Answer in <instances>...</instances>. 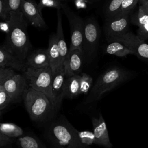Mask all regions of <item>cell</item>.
<instances>
[{
  "instance_id": "1",
  "label": "cell",
  "mask_w": 148,
  "mask_h": 148,
  "mask_svg": "<svg viewBox=\"0 0 148 148\" xmlns=\"http://www.w3.org/2000/svg\"><path fill=\"white\" fill-rule=\"evenodd\" d=\"M6 22L8 32L3 46L15 58L25 63L32 47L27 33L28 21L20 12H10Z\"/></svg>"
},
{
  "instance_id": "2",
  "label": "cell",
  "mask_w": 148,
  "mask_h": 148,
  "mask_svg": "<svg viewBox=\"0 0 148 148\" xmlns=\"http://www.w3.org/2000/svg\"><path fill=\"white\" fill-rule=\"evenodd\" d=\"M45 137L50 148H87L80 142L77 130L64 115L55 117L48 123Z\"/></svg>"
},
{
  "instance_id": "3",
  "label": "cell",
  "mask_w": 148,
  "mask_h": 148,
  "mask_svg": "<svg viewBox=\"0 0 148 148\" xmlns=\"http://www.w3.org/2000/svg\"><path fill=\"white\" fill-rule=\"evenodd\" d=\"M31 120L37 123H49L56 117L57 112L49 98L39 91L28 87L23 98Z\"/></svg>"
},
{
  "instance_id": "4",
  "label": "cell",
  "mask_w": 148,
  "mask_h": 148,
  "mask_svg": "<svg viewBox=\"0 0 148 148\" xmlns=\"http://www.w3.org/2000/svg\"><path fill=\"white\" fill-rule=\"evenodd\" d=\"M132 75L129 71L123 68H108L99 75L84 103L87 104L99 100L103 94L127 81Z\"/></svg>"
},
{
  "instance_id": "5",
  "label": "cell",
  "mask_w": 148,
  "mask_h": 148,
  "mask_svg": "<svg viewBox=\"0 0 148 148\" xmlns=\"http://www.w3.org/2000/svg\"><path fill=\"white\" fill-rule=\"evenodd\" d=\"M24 76L29 87L46 95L53 104L51 91L53 72L50 66L41 68L27 66L24 71Z\"/></svg>"
},
{
  "instance_id": "6",
  "label": "cell",
  "mask_w": 148,
  "mask_h": 148,
  "mask_svg": "<svg viewBox=\"0 0 148 148\" xmlns=\"http://www.w3.org/2000/svg\"><path fill=\"white\" fill-rule=\"evenodd\" d=\"M101 31L97 20L92 17L84 20L83 52L87 62L93 60L97 54Z\"/></svg>"
},
{
  "instance_id": "7",
  "label": "cell",
  "mask_w": 148,
  "mask_h": 148,
  "mask_svg": "<svg viewBox=\"0 0 148 148\" xmlns=\"http://www.w3.org/2000/svg\"><path fill=\"white\" fill-rule=\"evenodd\" d=\"M61 9L69 24L71 44L68 50L80 49L83 51L84 20L73 12L65 2L62 3Z\"/></svg>"
},
{
  "instance_id": "8",
  "label": "cell",
  "mask_w": 148,
  "mask_h": 148,
  "mask_svg": "<svg viewBox=\"0 0 148 148\" xmlns=\"http://www.w3.org/2000/svg\"><path fill=\"white\" fill-rule=\"evenodd\" d=\"M107 42L117 41L122 43L128 47L139 58L148 62V44L141 40L132 32H127L117 36L106 39Z\"/></svg>"
},
{
  "instance_id": "9",
  "label": "cell",
  "mask_w": 148,
  "mask_h": 148,
  "mask_svg": "<svg viewBox=\"0 0 148 148\" xmlns=\"http://www.w3.org/2000/svg\"><path fill=\"white\" fill-rule=\"evenodd\" d=\"M3 86L12 103L19 102L23 98L24 91L29 87L24 75L17 73L6 79L3 82Z\"/></svg>"
},
{
  "instance_id": "10",
  "label": "cell",
  "mask_w": 148,
  "mask_h": 148,
  "mask_svg": "<svg viewBox=\"0 0 148 148\" xmlns=\"http://www.w3.org/2000/svg\"><path fill=\"white\" fill-rule=\"evenodd\" d=\"M84 60V56L82 50H68V54L63 62L65 77L79 75L82 69Z\"/></svg>"
},
{
  "instance_id": "11",
  "label": "cell",
  "mask_w": 148,
  "mask_h": 148,
  "mask_svg": "<svg viewBox=\"0 0 148 148\" xmlns=\"http://www.w3.org/2000/svg\"><path fill=\"white\" fill-rule=\"evenodd\" d=\"M65 80V75L63 65H62L53 72L51 84L53 104L57 113L60 109L62 100L64 98Z\"/></svg>"
},
{
  "instance_id": "12",
  "label": "cell",
  "mask_w": 148,
  "mask_h": 148,
  "mask_svg": "<svg viewBox=\"0 0 148 148\" xmlns=\"http://www.w3.org/2000/svg\"><path fill=\"white\" fill-rule=\"evenodd\" d=\"M21 12L25 19L35 27L44 28L46 23L42 15V11L38 5L34 0H24L21 7Z\"/></svg>"
},
{
  "instance_id": "13",
  "label": "cell",
  "mask_w": 148,
  "mask_h": 148,
  "mask_svg": "<svg viewBox=\"0 0 148 148\" xmlns=\"http://www.w3.org/2000/svg\"><path fill=\"white\" fill-rule=\"evenodd\" d=\"M130 14L117 17L105 21L103 29L106 39L121 35L128 31Z\"/></svg>"
},
{
  "instance_id": "14",
  "label": "cell",
  "mask_w": 148,
  "mask_h": 148,
  "mask_svg": "<svg viewBox=\"0 0 148 148\" xmlns=\"http://www.w3.org/2000/svg\"><path fill=\"white\" fill-rule=\"evenodd\" d=\"M92 123L95 139L94 144L106 148H111L112 145L110 142L106 124L102 116L100 114L98 119L92 117Z\"/></svg>"
},
{
  "instance_id": "15",
  "label": "cell",
  "mask_w": 148,
  "mask_h": 148,
  "mask_svg": "<svg viewBox=\"0 0 148 148\" xmlns=\"http://www.w3.org/2000/svg\"><path fill=\"white\" fill-rule=\"evenodd\" d=\"M26 67L41 68L50 66L47 49H38L29 53L25 61Z\"/></svg>"
},
{
  "instance_id": "16",
  "label": "cell",
  "mask_w": 148,
  "mask_h": 148,
  "mask_svg": "<svg viewBox=\"0 0 148 148\" xmlns=\"http://www.w3.org/2000/svg\"><path fill=\"white\" fill-rule=\"evenodd\" d=\"M0 68H10L17 71H25V63L11 54L3 46H0Z\"/></svg>"
},
{
  "instance_id": "17",
  "label": "cell",
  "mask_w": 148,
  "mask_h": 148,
  "mask_svg": "<svg viewBox=\"0 0 148 148\" xmlns=\"http://www.w3.org/2000/svg\"><path fill=\"white\" fill-rule=\"evenodd\" d=\"M47 50L49 57L50 66L53 72H54L59 67L62 65L61 63L60 51L57 45L56 34H52L50 36Z\"/></svg>"
},
{
  "instance_id": "18",
  "label": "cell",
  "mask_w": 148,
  "mask_h": 148,
  "mask_svg": "<svg viewBox=\"0 0 148 148\" xmlns=\"http://www.w3.org/2000/svg\"><path fill=\"white\" fill-rule=\"evenodd\" d=\"M61 9L57 10V31H56V37L57 42L58 46L61 63L63 65V62L68 54V49L65 40L63 27H62V14L61 13Z\"/></svg>"
},
{
  "instance_id": "19",
  "label": "cell",
  "mask_w": 148,
  "mask_h": 148,
  "mask_svg": "<svg viewBox=\"0 0 148 148\" xmlns=\"http://www.w3.org/2000/svg\"><path fill=\"white\" fill-rule=\"evenodd\" d=\"M80 75L65 77L64 98L72 99L80 94Z\"/></svg>"
},
{
  "instance_id": "20",
  "label": "cell",
  "mask_w": 148,
  "mask_h": 148,
  "mask_svg": "<svg viewBox=\"0 0 148 148\" xmlns=\"http://www.w3.org/2000/svg\"><path fill=\"white\" fill-rule=\"evenodd\" d=\"M15 144L18 148H48L34 134H24L16 140Z\"/></svg>"
},
{
  "instance_id": "21",
  "label": "cell",
  "mask_w": 148,
  "mask_h": 148,
  "mask_svg": "<svg viewBox=\"0 0 148 148\" xmlns=\"http://www.w3.org/2000/svg\"><path fill=\"white\" fill-rule=\"evenodd\" d=\"M105 54L116 56L118 57H125L129 54H134L133 52L125 45L121 42L113 41L108 43L105 47Z\"/></svg>"
},
{
  "instance_id": "22",
  "label": "cell",
  "mask_w": 148,
  "mask_h": 148,
  "mask_svg": "<svg viewBox=\"0 0 148 148\" xmlns=\"http://www.w3.org/2000/svg\"><path fill=\"white\" fill-rule=\"evenodd\" d=\"M0 133L14 139H17L25 134L23 129L16 124L1 122H0Z\"/></svg>"
},
{
  "instance_id": "23",
  "label": "cell",
  "mask_w": 148,
  "mask_h": 148,
  "mask_svg": "<svg viewBox=\"0 0 148 148\" xmlns=\"http://www.w3.org/2000/svg\"><path fill=\"white\" fill-rule=\"evenodd\" d=\"M123 0H108L104 5L103 13L105 21L116 17L120 12Z\"/></svg>"
},
{
  "instance_id": "24",
  "label": "cell",
  "mask_w": 148,
  "mask_h": 148,
  "mask_svg": "<svg viewBox=\"0 0 148 148\" xmlns=\"http://www.w3.org/2000/svg\"><path fill=\"white\" fill-rule=\"evenodd\" d=\"M24 0H3L2 19H8L10 12H21V7Z\"/></svg>"
},
{
  "instance_id": "25",
  "label": "cell",
  "mask_w": 148,
  "mask_h": 148,
  "mask_svg": "<svg viewBox=\"0 0 148 148\" xmlns=\"http://www.w3.org/2000/svg\"><path fill=\"white\" fill-rule=\"evenodd\" d=\"M132 23L139 27L148 22V10L143 5H139L137 12L131 17Z\"/></svg>"
},
{
  "instance_id": "26",
  "label": "cell",
  "mask_w": 148,
  "mask_h": 148,
  "mask_svg": "<svg viewBox=\"0 0 148 148\" xmlns=\"http://www.w3.org/2000/svg\"><path fill=\"white\" fill-rule=\"evenodd\" d=\"M77 136L80 142L83 146L87 148H90V146L94 144V135L93 132L90 131H81L77 130Z\"/></svg>"
},
{
  "instance_id": "27",
  "label": "cell",
  "mask_w": 148,
  "mask_h": 148,
  "mask_svg": "<svg viewBox=\"0 0 148 148\" xmlns=\"http://www.w3.org/2000/svg\"><path fill=\"white\" fill-rule=\"evenodd\" d=\"M92 77L85 73L80 75V94H87L89 91L92 83Z\"/></svg>"
},
{
  "instance_id": "28",
  "label": "cell",
  "mask_w": 148,
  "mask_h": 148,
  "mask_svg": "<svg viewBox=\"0 0 148 148\" xmlns=\"http://www.w3.org/2000/svg\"><path fill=\"white\" fill-rule=\"evenodd\" d=\"M139 2V0H123L120 7V12L117 17L130 14Z\"/></svg>"
},
{
  "instance_id": "29",
  "label": "cell",
  "mask_w": 148,
  "mask_h": 148,
  "mask_svg": "<svg viewBox=\"0 0 148 148\" xmlns=\"http://www.w3.org/2000/svg\"><path fill=\"white\" fill-rule=\"evenodd\" d=\"M63 3L62 0H39L38 5L39 9L42 11L44 8H53L57 10L61 9Z\"/></svg>"
},
{
  "instance_id": "30",
  "label": "cell",
  "mask_w": 148,
  "mask_h": 148,
  "mask_svg": "<svg viewBox=\"0 0 148 148\" xmlns=\"http://www.w3.org/2000/svg\"><path fill=\"white\" fill-rule=\"evenodd\" d=\"M10 103H12L11 99L3 88V89L0 91V110L2 111Z\"/></svg>"
},
{
  "instance_id": "31",
  "label": "cell",
  "mask_w": 148,
  "mask_h": 148,
  "mask_svg": "<svg viewBox=\"0 0 148 148\" xmlns=\"http://www.w3.org/2000/svg\"><path fill=\"white\" fill-rule=\"evenodd\" d=\"M136 35L143 41L148 39V22L138 27Z\"/></svg>"
},
{
  "instance_id": "32",
  "label": "cell",
  "mask_w": 148,
  "mask_h": 148,
  "mask_svg": "<svg viewBox=\"0 0 148 148\" xmlns=\"http://www.w3.org/2000/svg\"><path fill=\"white\" fill-rule=\"evenodd\" d=\"M16 139L10 138L0 133V148L14 144Z\"/></svg>"
},
{
  "instance_id": "33",
  "label": "cell",
  "mask_w": 148,
  "mask_h": 148,
  "mask_svg": "<svg viewBox=\"0 0 148 148\" xmlns=\"http://www.w3.org/2000/svg\"><path fill=\"white\" fill-rule=\"evenodd\" d=\"M15 73H16L15 70L13 69H12L11 70H10L7 72L0 74V83H3L6 79L10 77L11 76L13 75Z\"/></svg>"
},
{
  "instance_id": "34",
  "label": "cell",
  "mask_w": 148,
  "mask_h": 148,
  "mask_svg": "<svg viewBox=\"0 0 148 148\" xmlns=\"http://www.w3.org/2000/svg\"><path fill=\"white\" fill-rule=\"evenodd\" d=\"M139 4L143 5L148 10V0H139Z\"/></svg>"
},
{
  "instance_id": "35",
  "label": "cell",
  "mask_w": 148,
  "mask_h": 148,
  "mask_svg": "<svg viewBox=\"0 0 148 148\" xmlns=\"http://www.w3.org/2000/svg\"><path fill=\"white\" fill-rule=\"evenodd\" d=\"M3 8V0H0V20L2 18Z\"/></svg>"
},
{
  "instance_id": "36",
  "label": "cell",
  "mask_w": 148,
  "mask_h": 148,
  "mask_svg": "<svg viewBox=\"0 0 148 148\" xmlns=\"http://www.w3.org/2000/svg\"><path fill=\"white\" fill-rule=\"evenodd\" d=\"M15 144V143H14ZM14 145V144H13ZM13 145H9V146H5V147H1V148H18L17 146V147H14V146H13Z\"/></svg>"
},
{
  "instance_id": "37",
  "label": "cell",
  "mask_w": 148,
  "mask_h": 148,
  "mask_svg": "<svg viewBox=\"0 0 148 148\" xmlns=\"http://www.w3.org/2000/svg\"><path fill=\"white\" fill-rule=\"evenodd\" d=\"M3 89V83H0V91Z\"/></svg>"
},
{
  "instance_id": "38",
  "label": "cell",
  "mask_w": 148,
  "mask_h": 148,
  "mask_svg": "<svg viewBox=\"0 0 148 148\" xmlns=\"http://www.w3.org/2000/svg\"><path fill=\"white\" fill-rule=\"evenodd\" d=\"M91 2H97V1H99V0H89Z\"/></svg>"
},
{
  "instance_id": "39",
  "label": "cell",
  "mask_w": 148,
  "mask_h": 148,
  "mask_svg": "<svg viewBox=\"0 0 148 148\" xmlns=\"http://www.w3.org/2000/svg\"><path fill=\"white\" fill-rule=\"evenodd\" d=\"M2 111L0 110V119H1V116H2Z\"/></svg>"
},
{
  "instance_id": "40",
  "label": "cell",
  "mask_w": 148,
  "mask_h": 148,
  "mask_svg": "<svg viewBox=\"0 0 148 148\" xmlns=\"http://www.w3.org/2000/svg\"><path fill=\"white\" fill-rule=\"evenodd\" d=\"M67 1V0H62V1H63V2H65V1Z\"/></svg>"
}]
</instances>
